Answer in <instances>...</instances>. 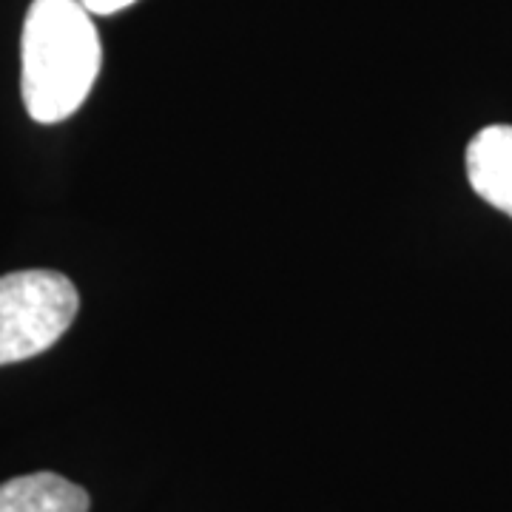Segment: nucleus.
Returning <instances> with one entry per match:
<instances>
[{
  "instance_id": "5",
  "label": "nucleus",
  "mask_w": 512,
  "mask_h": 512,
  "mask_svg": "<svg viewBox=\"0 0 512 512\" xmlns=\"http://www.w3.org/2000/svg\"><path fill=\"white\" fill-rule=\"evenodd\" d=\"M92 15H117L137 0H80Z\"/></svg>"
},
{
  "instance_id": "4",
  "label": "nucleus",
  "mask_w": 512,
  "mask_h": 512,
  "mask_svg": "<svg viewBox=\"0 0 512 512\" xmlns=\"http://www.w3.org/2000/svg\"><path fill=\"white\" fill-rule=\"evenodd\" d=\"M83 487L57 473H29L0 484V512H89Z\"/></svg>"
},
{
  "instance_id": "2",
  "label": "nucleus",
  "mask_w": 512,
  "mask_h": 512,
  "mask_svg": "<svg viewBox=\"0 0 512 512\" xmlns=\"http://www.w3.org/2000/svg\"><path fill=\"white\" fill-rule=\"evenodd\" d=\"M80 296L60 271L0 276V365L26 362L49 350L72 328Z\"/></svg>"
},
{
  "instance_id": "1",
  "label": "nucleus",
  "mask_w": 512,
  "mask_h": 512,
  "mask_svg": "<svg viewBox=\"0 0 512 512\" xmlns=\"http://www.w3.org/2000/svg\"><path fill=\"white\" fill-rule=\"evenodd\" d=\"M103 46L80 0H32L20 37V92L35 123L69 120L92 94Z\"/></svg>"
},
{
  "instance_id": "3",
  "label": "nucleus",
  "mask_w": 512,
  "mask_h": 512,
  "mask_svg": "<svg viewBox=\"0 0 512 512\" xmlns=\"http://www.w3.org/2000/svg\"><path fill=\"white\" fill-rule=\"evenodd\" d=\"M467 180L481 200L512 217V126H487L470 140Z\"/></svg>"
}]
</instances>
